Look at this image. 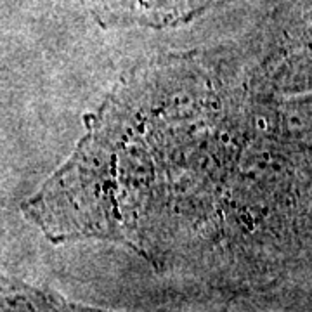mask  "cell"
Returning <instances> with one entry per match:
<instances>
[{"label":"cell","instance_id":"6da1fadb","mask_svg":"<svg viewBox=\"0 0 312 312\" xmlns=\"http://www.w3.org/2000/svg\"><path fill=\"white\" fill-rule=\"evenodd\" d=\"M208 0H87L102 21L163 26L184 21Z\"/></svg>","mask_w":312,"mask_h":312}]
</instances>
